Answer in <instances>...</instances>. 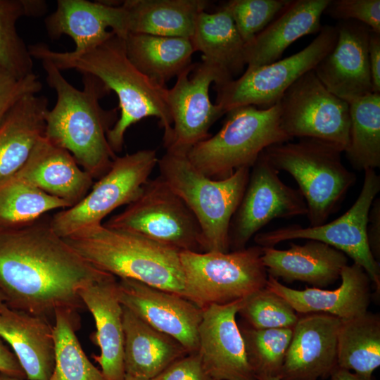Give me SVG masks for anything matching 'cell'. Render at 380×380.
Wrapping results in <instances>:
<instances>
[{"mask_svg":"<svg viewBox=\"0 0 380 380\" xmlns=\"http://www.w3.org/2000/svg\"><path fill=\"white\" fill-rule=\"evenodd\" d=\"M113 277L83 259L50 222L0 229V293L9 308L54 320L58 310L86 308L80 289Z\"/></svg>","mask_w":380,"mask_h":380,"instance_id":"1","label":"cell"},{"mask_svg":"<svg viewBox=\"0 0 380 380\" xmlns=\"http://www.w3.org/2000/svg\"><path fill=\"white\" fill-rule=\"evenodd\" d=\"M29 51L32 58L48 60L61 71L71 69L94 75L116 94L120 115L107 134L115 153L122 150L127 129L147 117L157 118L164 129L163 142L169 139L172 120L167 100L168 89L133 65L127 56L124 38L113 33L82 53L55 51L42 43L29 46Z\"/></svg>","mask_w":380,"mask_h":380,"instance_id":"2","label":"cell"},{"mask_svg":"<svg viewBox=\"0 0 380 380\" xmlns=\"http://www.w3.org/2000/svg\"><path fill=\"white\" fill-rule=\"evenodd\" d=\"M41 62L46 82L57 96L46 114L44 136L67 150L94 179L101 178L116 158L107 134L118 119V108L106 110L100 105L110 91L89 74H82L83 89H76L51 62Z\"/></svg>","mask_w":380,"mask_h":380,"instance_id":"3","label":"cell"},{"mask_svg":"<svg viewBox=\"0 0 380 380\" xmlns=\"http://www.w3.org/2000/svg\"><path fill=\"white\" fill-rule=\"evenodd\" d=\"M97 269L182 296L184 277L180 251L138 234L106 227L82 229L63 238Z\"/></svg>","mask_w":380,"mask_h":380,"instance_id":"4","label":"cell"},{"mask_svg":"<svg viewBox=\"0 0 380 380\" xmlns=\"http://www.w3.org/2000/svg\"><path fill=\"white\" fill-rule=\"evenodd\" d=\"M159 176L186 203L201 229L205 252L229 251V228L250 174L241 167L215 179L198 171L186 154L166 151L158 158Z\"/></svg>","mask_w":380,"mask_h":380,"instance_id":"5","label":"cell"},{"mask_svg":"<svg viewBox=\"0 0 380 380\" xmlns=\"http://www.w3.org/2000/svg\"><path fill=\"white\" fill-rule=\"evenodd\" d=\"M342 153L338 146L312 138L276 144L263 151L277 170L288 172L297 182L310 227L327 222L355 184L356 175L343 165Z\"/></svg>","mask_w":380,"mask_h":380,"instance_id":"6","label":"cell"},{"mask_svg":"<svg viewBox=\"0 0 380 380\" xmlns=\"http://www.w3.org/2000/svg\"><path fill=\"white\" fill-rule=\"evenodd\" d=\"M227 114L222 128L186 154L210 178L225 179L239 168H251L266 148L291 139L281 128L278 103L266 109L241 106Z\"/></svg>","mask_w":380,"mask_h":380,"instance_id":"7","label":"cell"},{"mask_svg":"<svg viewBox=\"0 0 380 380\" xmlns=\"http://www.w3.org/2000/svg\"><path fill=\"white\" fill-rule=\"evenodd\" d=\"M262 247L222 252L180 251L182 297L202 310L243 299L264 289L268 278Z\"/></svg>","mask_w":380,"mask_h":380,"instance_id":"8","label":"cell"},{"mask_svg":"<svg viewBox=\"0 0 380 380\" xmlns=\"http://www.w3.org/2000/svg\"><path fill=\"white\" fill-rule=\"evenodd\" d=\"M103 224L138 234L179 251L205 252L196 217L160 176L149 179L137 198Z\"/></svg>","mask_w":380,"mask_h":380,"instance_id":"9","label":"cell"},{"mask_svg":"<svg viewBox=\"0 0 380 380\" xmlns=\"http://www.w3.org/2000/svg\"><path fill=\"white\" fill-rule=\"evenodd\" d=\"M336 39L335 25L322 26L317 37L296 53L266 65L247 68L239 77L215 85L217 92L215 104L224 114L245 106L261 109L273 106L295 81L313 70L331 51Z\"/></svg>","mask_w":380,"mask_h":380,"instance_id":"10","label":"cell"},{"mask_svg":"<svg viewBox=\"0 0 380 380\" xmlns=\"http://www.w3.org/2000/svg\"><path fill=\"white\" fill-rule=\"evenodd\" d=\"M158 161L155 149L116 156L109 170L79 203L53 215L49 220L51 228L65 238L85 227L102 224L115 209L137 198Z\"/></svg>","mask_w":380,"mask_h":380,"instance_id":"11","label":"cell"},{"mask_svg":"<svg viewBox=\"0 0 380 380\" xmlns=\"http://www.w3.org/2000/svg\"><path fill=\"white\" fill-rule=\"evenodd\" d=\"M380 191V176L375 170H365L362 187L355 202L344 214L330 222L315 227L290 225L258 233L254 241L261 247H274L289 240H315L344 253L368 274L380 292V266L367 243V225L372 203Z\"/></svg>","mask_w":380,"mask_h":380,"instance_id":"12","label":"cell"},{"mask_svg":"<svg viewBox=\"0 0 380 380\" xmlns=\"http://www.w3.org/2000/svg\"><path fill=\"white\" fill-rule=\"evenodd\" d=\"M278 104L281 128L291 139H316L345 152L349 144V103L330 92L313 70L295 81Z\"/></svg>","mask_w":380,"mask_h":380,"instance_id":"13","label":"cell"},{"mask_svg":"<svg viewBox=\"0 0 380 380\" xmlns=\"http://www.w3.org/2000/svg\"><path fill=\"white\" fill-rule=\"evenodd\" d=\"M231 81L216 65L202 60L192 63L167 89V100L172 124L169 139L163 142L166 151L187 154L197 144L210 137V127L223 115L209 96L212 83Z\"/></svg>","mask_w":380,"mask_h":380,"instance_id":"14","label":"cell"},{"mask_svg":"<svg viewBox=\"0 0 380 380\" xmlns=\"http://www.w3.org/2000/svg\"><path fill=\"white\" fill-rule=\"evenodd\" d=\"M307 213L300 191L279 178V171L262 152L251 167L243 196L230 222L229 251L245 248L250 239L272 220Z\"/></svg>","mask_w":380,"mask_h":380,"instance_id":"15","label":"cell"},{"mask_svg":"<svg viewBox=\"0 0 380 380\" xmlns=\"http://www.w3.org/2000/svg\"><path fill=\"white\" fill-rule=\"evenodd\" d=\"M117 295L120 304L154 329L172 337L189 353L198 350V328L203 310L180 295L120 279Z\"/></svg>","mask_w":380,"mask_h":380,"instance_id":"16","label":"cell"},{"mask_svg":"<svg viewBox=\"0 0 380 380\" xmlns=\"http://www.w3.org/2000/svg\"><path fill=\"white\" fill-rule=\"evenodd\" d=\"M331 51L313 69L324 86L348 102L373 93L368 44L371 29L356 20L338 21Z\"/></svg>","mask_w":380,"mask_h":380,"instance_id":"17","label":"cell"},{"mask_svg":"<svg viewBox=\"0 0 380 380\" xmlns=\"http://www.w3.org/2000/svg\"><path fill=\"white\" fill-rule=\"evenodd\" d=\"M242 300L203 310L198 353L215 380H257L236 320Z\"/></svg>","mask_w":380,"mask_h":380,"instance_id":"18","label":"cell"},{"mask_svg":"<svg viewBox=\"0 0 380 380\" xmlns=\"http://www.w3.org/2000/svg\"><path fill=\"white\" fill-rule=\"evenodd\" d=\"M341 319L325 313L298 319L284 363L280 380H318L337 366V336Z\"/></svg>","mask_w":380,"mask_h":380,"instance_id":"19","label":"cell"},{"mask_svg":"<svg viewBox=\"0 0 380 380\" xmlns=\"http://www.w3.org/2000/svg\"><path fill=\"white\" fill-rule=\"evenodd\" d=\"M51 39L63 34L75 42V53H82L101 44L113 33L127 34L126 13L122 5L87 0H58L54 12L45 19Z\"/></svg>","mask_w":380,"mask_h":380,"instance_id":"20","label":"cell"},{"mask_svg":"<svg viewBox=\"0 0 380 380\" xmlns=\"http://www.w3.org/2000/svg\"><path fill=\"white\" fill-rule=\"evenodd\" d=\"M340 279L341 285L334 290H296L268 275L265 287L285 299L299 313H325L346 320L367 312L372 282L363 268L354 262L347 265L343 268Z\"/></svg>","mask_w":380,"mask_h":380,"instance_id":"21","label":"cell"},{"mask_svg":"<svg viewBox=\"0 0 380 380\" xmlns=\"http://www.w3.org/2000/svg\"><path fill=\"white\" fill-rule=\"evenodd\" d=\"M17 176L44 193L67 203L70 208L89 191L94 178L65 149L44 135L34 145Z\"/></svg>","mask_w":380,"mask_h":380,"instance_id":"22","label":"cell"},{"mask_svg":"<svg viewBox=\"0 0 380 380\" xmlns=\"http://www.w3.org/2000/svg\"><path fill=\"white\" fill-rule=\"evenodd\" d=\"M79 296L95 321L93 339L101 353L92 357L107 380H125L122 306L118 298L115 277L82 288Z\"/></svg>","mask_w":380,"mask_h":380,"instance_id":"23","label":"cell"},{"mask_svg":"<svg viewBox=\"0 0 380 380\" xmlns=\"http://www.w3.org/2000/svg\"><path fill=\"white\" fill-rule=\"evenodd\" d=\"M262 261L268 275L286 282L308 283L324 288L340 279L348 256L321 241L308 240L305 244L290 243L287 250L262 247Z\"/></svg>","mask_w":380,"mask_h":380,"instance_id":"24","label":"cell"},{"mask_svg":"<svg viewBox=\"0 0 380 380\" xmlns=\"http://www.w3.org/2000/svg\"><path fill=\"white\" fill-rule=\"evenodd\" d=\"M0 337L12 348L27 380H50L55 366L50 320L5 304L0 310Z\"/></svg>","mask_w":380,"mask_h":380,"instance_id":"25","label":"cell"},{"mask_svg":"<svg viewBox=\"0 0 380 380\" xmlns=\"http://www.w3.org/2000/svg\"><path fill=\"white\" fill-rule=\"evenodd\" d=\"M330 0H289L279 15L249 43L245 44L247 68L279 61L299 38L318 34L321 17Z\"/></svg>","mask_w":380,"mask_h":380,"instance_id":"26","label":"cell"},{"mask_svg":"<svg viewBox=\"0 0 380 380\" xmlns=\"http://www.w3.org/2000/svg\"><path fill=\"white\" fill-rule=\"evenodd\" d=\"M122 324L125 374L153 380L189 354L177 340L154 329L124 306Z\"/></svg>","mask_w":380,"mask_h":380,"instance_id":"27","label":"cell"},{"mask_svg":"<svg viewBox=\"0 0 380 380\" xmlns=\"http://www.w3.org/2000/svg\"><path fill=\"white\" fill-rule=\"evenodd\" d=\"M48 105L44 96H27L0 125V179L15 174L44 135Z\"/></svg>","mask_w":380,"mask_h":380,"instance_id":"28","label":"cell"},{"mask_svg":"<svg viewBox=\"0 0 380 380\" xmlns=\"http://www.w3.org/2000/svg\"><path fill=\"white\" fill-rule=\"evenodd\" d=\"M205 0H127L128 33L190 38L198 15L205 11Z\"/></svg>","mask_w":380,"mask_h":380,"instance_id":"29","label":"cell"},{"mask_svg":"<svg viewBox=\"0 0 380 380\" xmlns=\"http://www.w3.org/2000/svg\"><path fill=\"white\" fill-rule=\"evenodd\" d=\"M191 42L202 60L216 65L234 80L246 65L245 44L229 14L220 6L214 13L201 12L196 21Z\"/></svg>","mask_w":380,"mask_h":380,"instance_id":"30","label":"cell"},{"mask_svg":"<svg viewBox=\"0 0 380 380\" xmlns=\"http://www.w3.org/2000/svg\"><path fill=\"white\" fill-rule=\"evenodd\" d=\"M124 39L129 61L161 85L192 64L195 50L190 38L128 33Z\"/></svg>","mask_w":380,"mask_h":380,"instance_id":"31","label":"cell"},{"mask_svg":"<svg viewBox=\"0 0 380 380\" xmlns=\"http://www.w3.org/2000/svg\"><path fill=\"white\" fill-rule=\"evenodd\" d=\"M337 367L365 380L380 365V317L369 312L341 320L337 336Z\"/></svg>","mask_w":380,"mask_h":380,"instance_id":"32","label":"cell"},{"mask_svg":"<svg viewBox=\"0 0 380 380\" xmlns=\"http://www.w3.org/2000/svg\"><path fill=\"white\" fill-rule=\"evenodd\" d=\"M350 135L346 156L357 170L380 167V94L372 93L349 103Z\"/></svg>","mask_w":380,"mask_h":380,"instance_id":"33","label":"cell"},{"mask_svg":"<svg viewBox=\"0 0 380 380\" xmlns=\"http://www.w3.org/2000/svg\"><path fill=\"white\" fill-rule=\"evenodd\" d=\"M70 205L29 184L15 174L0 179V229L30 224L44 214Z\"/></svg>","mask_w":380,"mask_h":380,"instance_id":"34","label":"cell"},{"mask_svg":"<svg viewBox=\"0 0 380 380\" xmlns=\"http://www.w3.org/2000/svg\"><path fill=\"white\" fill-rule=\"evenodd\" d=\"M42 0H0V66L18 78L33 72V58L16 24L23 17H38L46 11Z\"/></svg>","mask_w":380,"mask_h":380,"instance_id":"35","label":"cell"},{"mask_svg":"<svg viewBox=\"0 0 380 380\" xmlns=\"http://www.w3.org/2000/svg\"><path fill=\"white\" fill-rule=\"evenodd\" d=\"M79 327L78 312L56 311L55 366L50 380H107L84 352L75 333Z\"/></svg>","mask_w":380,"mask_h":380,"instance_id":"36","label":"cell"},{"mask_svg":"<svg viewBox=\"0 0 380 380\" xmlns=\"http://www.w3.org/2000/svg\"><path fill=\"white\" fill-rule=\"evenodd\" d=\"M293 329L240 328L247 359L255 377L278 376L292 338Z\"/></svg>","mask_w":380,"mask_h":380,"instance_id":"37","label":"cell"},{"mask_svg":"<svg viewBox=\"0 0 380 380\" xmlns=\"http://www.w3.org/2000/svg\"><path fill=\"white\" fill-rule=\"evenodd\" d=\"M238 313L256 329H293L299 319L285 299L266 287L243 298Z\"/></svg>","mask_w":380,"mask_h":380,"instance_id":"38","label":"cell"},{"mask_svg":"<svg viewBox=\"0 0 380 380\" xmlns=\"http://www.w3.org/2000/svg\"><path fill=\"white\" fill-rule=\"evenodd\" d=\"M289 0H230L220 7L231 16L246 44L262 32L284 9Z\"/></svg>","mask_w":380,"mask_h":380,"instance_id":"39","label":"cell"},{"mask_svg":"<svg viewBox=\"0 0 380 380\" xmlns=\"http://www.w3.org/2000/svg\"><path fill=\"white\" fill-rule=\"evenodd\" d=\"M324 13L338 21H358L380 33L379 0H330Z\"/></svg>","mask_w":380,"mask_h":380,"instance_id":"40","label":"cell"},{"mask_svg":"<svg viewBox=\"0 0 380 380\" xmlns=\"http://www.w3.org/2000/svg\"><path fill=\"white\" fill-rule=\"evenodd\" d=\"M42 89V82L34 73L18 78L0 66V125L20 100L37 94Z\"/></svg>","mask_w":380,"mask_h":380,"instance_id":"41","label":"cell"},{"mask_svg":"<svg viewBox=\"0 0 380 380\" xmlns=\"http://www.w3.org/2000/svg\"><path fill=\"white\" fill-rule=\"evenodd\" d=\"M153 380H215L207 372L197 352L174 362Z\"/></svg>","mask_w":380,"mask_h":380,"instance_id":"42","label":"cell"},{"mask_svg":"<svg viewBox=\"0 0 380 380\" xmlns=\"http://www.w3.org/2000/svg\"><path fill=\"white\" fill-rule=\"evenodd\" d=\"M367 239L374 258L380 259V198H375L370 207L367 225Z\"/></svg>","mask_w":380,"mask_h":380,"instance_id":"43","label":"cell"},{"mask_svg":"<svg viewBox=\"0 0 380 380\" xmlns=\"http://www.w3.org/2000/svg\"><path fill=\"white\" fill-rule=\"evenodd\" d=\"M368 56L373 93L380 94V33L371 31Z\"/></svg>","mask_w":380,"mask_h":380,"instance_id":"44","label":"cell"},{"mask_svg":"<svg viewBox=\"0 0 380 380\" xmlns=\"http://www.w3.org/2000/svg\"><path fill=\"white\" fill-rule=\"evenodd\" d=\"M0 372L26 379V374L13 352L3 343L0 337Z\"/></svg>","mask_w":380,"mask_h":380,"instance_id":"45","label":"cell"},{"mask_svg":"<svg viewBox=\"0 0 380 380\" xmlns=\"http://www.w3.org/2000/svg\"><path fill=\"white\" fill-rule=\"evenodd\" d=\"M331 380H365L355 373L336 367L330 374Z\"/></svg>","mask_w":380,"mask_h":380,"instance_id":"46","label":"cell"},{"mask_svg":"<svg viewBox=\"0 0 380 380\" xmlns=\"http://www.w3.org/2000/svg\"><path fill=\"white\" fill-rule=\"evenodd\" d=\"M0 380H25V379H21L16 376H13L0 372Z\"/></svg>","mask_w":380,"mask_h":380,"instance_id":"47","label":"cell"},{"mask_svg":"<svg viewBox=\"0 0 380 380\" xmlns=\"http://www.w3.org/2000/svg\"><path fill=\"white\" fill-rule=\"evenodd\" d=\"M257 380H280L277 376L260 375L256 376Z\"/></svg>","mask_w":380,"mask_h":380,"instance_id":"48","label":"cell"},{"mask_svg":"<svg viewBox=\"0 0 380 380\" xmlns=\"http://www.w3.org/2000/svg\"><path fill=\"white\" fill-rule=\"evenodd\" d=\"M125 380H149L145 378L135 376L129 374H125Z\"/></svg>","mask_w":380,"mask_h":380,"instance_id":"49","label":"cell"},{"mask_svg":"<svg viewBox=\"0 0 380 380\" xmlns=\"http://www.w3.org/2000/svg\"><path fill=\"white\" fill-rule=\"evenodd\" d=\"M5 305L4 300L2 295L0 293V310Z\"/></svg>","mask_w":380,"mask_h":380,"instance_id":"50","label":"cell"}]
</instances>
